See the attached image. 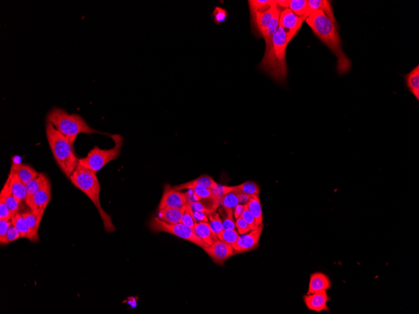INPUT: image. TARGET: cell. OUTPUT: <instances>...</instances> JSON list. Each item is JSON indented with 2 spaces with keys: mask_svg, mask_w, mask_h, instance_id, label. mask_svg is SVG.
Wrapping results in <instances>:
<instances>
[{
  "mask_svg": "<svg viewBox=\"0 0 419 314\" xmlns=\"http://www.w3.org/2000/svg\"><path fill=\"white\" fill-rule=\"evenodd\" d=\"M307 24L324 45L334 53L337 58L336 69L340 75L349 72L352 63L344 53L337 28L332 21L321 10L315 11L306 19Z\"/></svg>",
  "mask_w": 419,
  "mask_h": 314,
  "instance_id": "cell-1",
  "label": "cell"
},
{
  "mask_svg": "<svg viewBox=\"0 0 419 314\" xmlns=\"http://www.w3.org/2000/svg\"><path fill=\"white\" fill-rule=\"evenodd\" d=\"M290 41L286 31L279 27L272 36L271 47L265 52L259 65L264 72L279 82H284L286 80V48Z\"/></svg>",
  "mask_w": 419,
  "mask_h": 314,
  "instance_id": "cell-2",
  "label": "cell"
},
{
  "mask_svg": "<svg viewBox=\"0 0 419 314\" xmlns=\"http://www.w3.org/2000/svg\"><path fill=\"white\" fill-rule=\"evenodd\" d=\"M69 179L76 188L82 191L98 210L100 216L103 221L105 230L107 233L115 232L116 228L113 224L111 216L102 208L100 202L101 185L96 173L78 164L74 170Z\"/></svg>",
  "mask_w": 419,
  "mask_h": 314,
  "instance_id": "cell-3",
  "label": "cell"
},
{
  "mask_svg": "<svg viewBox=\"0 0 419 314\" xmlns=\"http://www.w3.org/2000/svg\"><path fill=\"white\" fill-rule=\"evenodd\" d=\"M46 121L65 137L73 147L79 134H104L90 127L78 114H69L61 108H53L47 114Z\"/></svg>",
  "mask_w": 419,
  "mask_h": 314,
  "instance_id": "cell-4",
  "label": "cell"
},
{
  "mask_svg": "<svg viewBox=\"0 0 419 314\" xmlns=\"http://www.w3.org/2000/svg\"><path fill=\"white\" fill-rule=\"evenodd\" d=\"M46 134L57 164L64 175L69 178L79 164V159L74 154V147L65 137L48 122L46 124Z\"/></svg>",
  "mask_w": 419,
  "mask_h": 314,
  "instance_id": "cell-5",
  "label": "cell"
},
{
  "mask_svg": "<svg viewBox=\"0 0 419 314\" xmlns=\"http://www.w3.org/2000/svg\"><path fill=\"white\" fill-rule=\"evenodd\" d=\"M110 136L115 142L112 149L102 150L96 146L89 151L86 157L79 159L78 164L96 173L110 162L118 158L121 154L124 139L119 134Z\"/></svg>",
  "mask_w": 419,
  "mask_h": 314,
  "instance_id": "cell-6",
  "label": "cell"
},
{
  "mask_svg": "<svg viewBox=\"0 0 419 314\" xmlns=\"http://www.w3.org/2000/svg\"><path fill=\"white\" fill-rule=\"evenodd\" d=\"M150 226L151 230L153 232H165L172 234L179 238L192 242L203 249L209 247V245L205 244L196 235L192 228L186 226L181 223L176 224H168L167 222L161 220L158 217H156L152 219Z\"/></svg>",
  "mask_w": 419,
  "mask_h": 314,
  "instance_id": "cell-7",
  "label": "cell"
},
{
  "mask_svg": "<svg viewBox=\"0 0 419 314\" xmlns=\"http://www.w3.org/2000/svg\"><path fill=\"white\" fill-rule=\"evenodd\" d=\"M52 198L50 182L47 184L30 199L25 201L30 210L37 216L42 217Z\"/></svg>",
  "mask_w": 419,
  "mask_h": 314,
  "instance_id": "cell-8",
  "label": "cell"
},
{
  "mask_svg": "<svg viewBox=\"0 0 419 314\" xmlns=\"http://www.w3.org/2000/svg\"><path fill=\"white\" fill-rule=\"evenodd\" d=\"M187 204L185 193L176 190L170 185L165 186L164 192L159 202V210L165 208L181 210Z\"/></svg>",
  "mask_w": 419,
  "mask_h": 314,
  "instance_id": "cell-9",
  "label": "cell"
},
{
  "mask_svg": "<svg viewBox=\"0 0 419 314\" xmlns=\"http://www.w3.org/2000/svg\"><path fill=\"white\" fill-rule=\"evenodd\" d=\"M262 230L263 225L252 230L250 233L239 236L238 241L232 245L234 253L246 252L255 248L259 244Z\"/></svg>",
  "mask_w": 419,
  "mask_h": 314,
  "instance_id": "cell-10",
  "label": "cell"
},
{
  "mask_svg": "<svg viewBox=\"0 0 419 314\" xmlns=\"http://www.w3.org/2000/svg\"><path fill=\"white\" fill-rule=\"evenodd\" d=\"M304 21L296 15L289 8H285L281 11L279 16V27L286 31L290 40L298 33Z\"/></svg>",
  "mask_w": 419,
  "mask_h": 314,
  "instance_id": "cell-11",
  "label": "cell"
},
{
  "mask_svg": "<svg viewBox=\"0 0 419 314\" xmlns=\"http://www.w3.org/2000/svg\"><path fill=\"white\" fill-rule=\"evenodd\" d=\"M204 251L216 264H222L234 253L232 245L219 239L210 246L204 248Z\"/></svg>",
  "mask_w": 419,
  "mask_h": 314,
  "instance_id": "cell-12",
  "label": "cell"
},
{
  "mask_svg": "<svg viewBox=\"0 0 419 314\" xmlns=\"http://www.w3.org/2000/svg\"><path fill=\"white\" fill-rule=\"evenodd\" d=\"M330 298L326 290L309 294L304 297L305 305L309 310L320 312L321 311L329 312V308L327 306V302Z\"/></svg>",
  "mask_w": 419,
  "mask_h": 314,
  "instance_id": "cell-13",
  "label": "cell"
},
{
  "mask_svg": "<svg viewBox=\"0 0 419 314\" xmlns=\"http://www.w3.org/2000/svg\"><path fill=\"white\" fill-rule=\"evenodd\" d=\"M278 7V5H276L266 11L258 12L251 15L253 28L259 35L262 36L263 35Z\"/></svg>",
  "mask_w": 419,
  "mask_h": 314,
  "instance_id": "cell-14",
  "label": "cell"
},
{
  "mask_svg": "<svg viewBox=\"0 0 419 314\" xmlns=\"http://www.w3.org/2000/svg\"><path fill=\"white\" fill-rule=\"evenodd\" d=\"M330 280L324 273L316 272L313 273L310 276L308 290L307 295L320 292V291L327 290L331 287Z\"/></svg>",
  "mask_w": 419,
  "mask_h": 314,
  "instance_id": "cell-15",
  "label": "cell"
},
{
  "mask_svg": "<svg viewBox=\"0 0 419 314\" xmlns=\"http://www.w3.org/2000/svg\"><path fill=\"white\" fill-rule=\"evenodd\" d=\"M307 4H308V11H307L308 16L316 11L321 10L327 18L335 25L336 28H338V23L336 22L332 5H331L330 1H327V0H309V1H307Z\"/></svg>",
  "mask_w": 419,
  "mask_h": 314,
  "instance_id": "cell-16",
  "label": "cell"
},
{
  "mask_svg": "<svg viewBox=\"0 0 419 314\" xmlns=\"http://www.w3.org/2000/svg\"><path fill=\"white\" fill-rule=\"evenodd\" d=\"M193 231L196 235L209 246L214 244L218 239L217 235L213 232L209 223H195Z\"/></svg>",
  "mask_w": 419,
  "mask_h": 314,
  "instance_id": "cell-17",
  "label": "cell"
},
{
  "mask_svg": "<svg viewBox=\"0 0 419 314\" xmlns=\"http://www.w3.org/2000/svg\"><path fill=\"white\" fill-rule=\"evenodd\" d=\"M7 181L11 192L14 196L21 202L25 201L27 198L26 187L23 183L18 175L14 171L10 170Z\"/></svg>",
  "mask_w": 419,
  "mask_h": 314,
  "instance_id": "cell-18",
  "label": "cell"
},
{
  "mask_svg": "<svg viewBox=\"0 0 419 314\" xmlns=\"http://www.w3.org/2000/svg\"><path fill=\"white\" fill-rule=\"evenodd\" d=\"M218 184L212 177L208 175H202L193 180L179 184L174 187V189L178 191L184 190H193L196 188H206L212 189Z\"/></svg>",
  "mask_w": 419,
  "mask_h": 314,
  "instance_id": "cell-19",
  "label": "cell"
},
{
  "mask_svg": "<svg viewBox=\"0 0 419 314\" xmlns=\"http://www.w3.org/2000/svg\"><path fill=\"white\" fill-rule=\"evenodd\" d=\"M11 223L21 233V238H27L30 241L36 242L39 238V234L32 232L28 227L22 214L17 213L11 218Z\"/></svg>",
  "mask_w": 419,
  "mask_h": 314,
  "instance_id": "cell-20",
  "label": "cell"
},
{
  "mask_svg": "<svg viewBox=\"0 0 419 314\" xmlns=\"http://www.w3.org/2000/svg\"><path fill=\"white\" fill-rule=\"evenodd\" d=\"M11 170L14 171L21 179L23 183L27 184L30 181L38 177L39 173L32 167L26 164L16 163L13 162Z\"/></svg>",
  "mask_w": 419,
  "mask_h": 314,
  "instance_id": "cell-21",
  "label": "cell"
},
{
  "mask_svg": "<svg viewBox=\"0 0 419 314\" xmlns=\"http://www.w3.org/2000/svg\"><path fill=\"white\" fill-rule=\"evenodd\" d=\"M281 11L280 8L278 7L275 14H274L271 21L268 25L266 31H264L263 35L262 36L264 39L265 42H266L265 52L269 50L270 47H271L272 36L275 35L279 27V16H280Z\"/></svg>",
  "mask_w": 419,
  "mask_h": 314,
  "instance_id": "cell-22",
  "label": "cell"
},
{
  "mask_svg": "<svg viewBox=\"0 0 419 314\" xmlns=\"http://www.w3.org/2000/svg\"><path fill=\"white\" fill-rule=\"evenodd\" d=\"M0 199L5 202L11 213L13 214V216L19 212V205L21 202L11 193L7 180L0 193Z\"/></svg>",
  "mask_w": 419,
  "mask_h": 314,
  "instance_id": "cell-23",
  "label": "cell"
},
{
  "mask_svg": "<svg viewBox=\"0 0 419 314\" xmlns=\"http://www.w3.org/2000/svg\"><path fill=\"white\" fill-rule=\"evenodd\" d=\"M407 88L412 95L419 100V65L404 76Z\"/></svg>",
  "mask_w": 419,
  "mask_h": 314,
  "instance_id": "cell-24",
  "label": "cell"
},
{
  "mask_svg": "<svg viewBox=\"0 0 419 314\" xmlns=\"http://www.w3.org/2000/svg\"><path fill=\"white\" fill-rule=\"evenodd\" d=\"M246 206L254 217L256 226L263 225V213L259 195H252Z\"/></svg>",
  "mask_w": 419,
  "mask_h": 314,
  "instance_id": "cell-25",
  "label": "cell"
},
{
  "mask_svg": "<svg viewBox=\"0 0 419 314\" xmlns=\"http://www.w3.org/2000/svg\"><path fill=\"white\" fill-rule=\"evenodd\" d=\"M182 214H183V208L181 210L165 208V209L159 210L158 218L168 224H180Z\"/></svg>",
  "mask_w": 419,
  "mask_h": 314,
  "instance_id": "cell-26",
  "label": "cell"
},
{
  "mask_svg": "<svg viewBox=\"0 0 419 314\" xmlns=\"http://www.w3.org/2000/svg\"><path fill=\"white\" fill-rule=\"evenodd\" d=\"M48 182H49V180H48L46 175L43 173H40L38 177L25 184L27 189V198L25 201L30 199L39 191L42 189L47 184Z\"/></svg>",
  "mask_w": 419,
  "mask_h": 314,
  "instance_id": "cell-27",
  "label": "cell"
},
{
  "mask_svg": "<svg viewBox=\"0 0 419 314\" xmlns=\"http://www.w3.org/2000/svg\"><path fill=\"white\" fill-rule=\"evenodd\" d=\"M288 8L304 21L308 17L307 0H290Z\"/></svg>",
  "mask_w": 419,
  "mask_h": 314,
  "instance_id": "cell-28",
  "label": "cell"
},
{
  "mask_svg": "<svg viewBox=\"0 0 419 314\" xmlns=\"http://www.w3.org/2000/svg\"><path fill=\"white\" fill-rule=\"evenodd\" d=\"M249 2L250 15L258 12H262L277 5L274 0H250Z\"/></svg>",
  "mask_w": 419,
  "mask_h": 314,
  "instance_id": "cell-29",
  "label": "cell"
},
{
  "mask_svg": "<svg viewBox=\"0 0 419 314\" xmlns=\"http://www.w3.org/2000/svg\"><path fill=\"white\" fill-rule=\"evenodd\" d=\"M233 191L249 196L259 195L260 189L258 185L252 181H246L244 183L233 187Z\"/></svg>",
  "mask_w": 419,
  "mask_h": 314,
  "instance_id": "cell-30",
  "label": "cell"
},
{
  "mask_svg": "<svg viewBox=\"0 0 419 314\" xmlns=\"http://www.w3.org/2000/svg\"><path fill=\"white\" fill-rule=\"evenodd\" d=\"M23 216L26 221L28 227L33 232L39 234L40 225L42 221V217L37 216L32 211L22 213Z\"/></svg>",
  "mask_w": 419,
  "mask_h": 314,
  "instance_id": "cell-31",
  "label": "cell"
},
{
  "mask_svg": "<svg viewBox=\"0 0 419 314\" xmlns=\"http://www.w3.org/2000/svg\"><path fill=\"white\" fill-rule=\"evenodd\" d=\"M239 234L235 230H224L217 235L219 241L232 245L238 241Z\"/></svg>",
  "mask_w": 419,
  "mask_h": 314,
  "instance_id": "cell-32",
  "label": "cell"
},
{
  "mask_svg": "<svg viewBox=\"0 0 419 314\" xmlns=\"http://www.w3.org/2000/svg\"><path fill=\"white\" fill-rule=\"evenodd\" d=\"M209 223H210L209 224L213 232H214L216 235L224 230L220 215H219L218 213L215 212V211H213V212L209 214Z\"/></svg>",
  "mask_w": 419,
  "mask_h": 314,
  "instance_id": "cell-33",
  "label": "cell"
},
{
  "mask_svg": "<svg viewBox=\"0 0 419 314\" xmlns=\"http://www.w3.org/2000/svg\"><path fill=\"white\" fill-rule=\"evenodd\" d=\"M225 213L222 215V224L224 230H235V222L233 218V211L232 208H224Z\"/></svg>",
  "mask_w": 419,
  "mask_h": 314,
  "instance_id": "cell-34",
  "label": "cell"
},
{
  "mask_svg": "<svg viewBox=\"0 0 419 314\" xmlns=\"http://www.w3.org/2000/svg\"><path fill=\"white\" fill-rule=\"evenodd\" d=\"M221 204L224 208H234L239 204L238 193L232 191L221 199Z\"/></svg>",
  "mask_w": 419,
  "mask_h": 314,
  "instance_id": "cell-35",
  "label": "cell"
},
{
  "mask_svg": "<svg viewBox=\"0 0 419 314\" xmlns=\"http://www.w3.org/2000/svg\"><path fill=\"white\" fill-rule=\"evenodd\" d=\"M181 224L186 225L193 230L194 225L195 222L194 221L193 217V210L190 207L189 204L185 205L183 208V214H182Z\"/></svg>",
  "mask_w": 419,
  "mask_h": 314,
  "instance_id": "cell-36",
  "label": "cell"
},
{
  "mask_svg": "<svg viewBox=\"0 0 419 314\" xmlns=\"http://www.w3.org/2000/svg\"><path fill=\"white\" fill-rule=\"evenodd\" d=\"M212 191L213 198L215 200L220 202L224 196L228 193L233 191V187H227V186L216 185V187L211 189Z\"/></svg>",
  "mask_w": 419,
  "mask_h": 314,
  "instance_id": "cell-37",
  "label": "cell"
},
{
  "mask_svg": "<svg viewBox=\"0 0 419 314\" xmlns=\"http://www.w3.org/2000/svg\"><path fill=\"white\" fill-rule=\"evenodd\" d=\"M213 22L216 25H221L226 21L228 17L227 11L221 7H216L212 14Z\"/></svg>",
  "mask_w": 419,
  "mask_h": 314,
  "instance_id": "cell-38",
  "label": "cell"
},
{
  "mask_svg": "<svg viewBox=\"0 0 419 314\" xmlns=\"http://www.w3.org/2000/svg\"><path fill=\"white\" fill-rule=\"evenodd\" d=\"M12 224L11 221L0 219V243L1 245H7V235L8 230Z\"/></svg>",
  "mask_w": 419,
  "mask_h": 314,
  "instance_id": "cell-39",
  "label": "cell"
},
{
  "mask_svg": "<svg viewBox=\"0 0 419 314\" xmlns=\"http://www.w3.org/2000/svg\"><path fill=\"white\" fill-rule=\"evenodd\" d=\"M241 218L247 223L248 226L249 227L250 231L255 230L258 227L256 226L254 217H253L251 212L248 209L246 205H245L244 210L241 216Z\"/></svg>",
  "mask_w": 419,
  "mask_h": 314,
  "instance_id": "cell-40",
  "label": "cell"
},
{
  "mask_svg": "<svg viewBox=\"0 0 419 314\" xmlns=\"http://www.w3.org/2000/svg\"><path fill=\"white\" fill-rule=\"evenodd\" d=\"M192 190L196 195L201 197L202 199H210L213 198L212 191L206 188H196Z\"/></svg>",
  "mask_w": 419,
  "mask_h": 314,
  "instance_id": "cell-41",
  "label": "cell"
},
{
  "mask_svg": "<svg viewBox=\"0 0 419 314\" xmlns=\"http://www.w3.org/2000/svg\"><path fill=\"white\" fill-rule=\"evenodd\" d=\"M21 238V235L19 231L17 230V228L14 226V225L11 224L7 235V244H10V243L15 242L16 239Z\"/></svg>",
  "mask_w": 419,
  "mask_h": 314,
  "instance_id": "cell-42",
  "label": "cell"
},
{
  "mask_svg": "<svg viewBox=\"0 0 419 314\" xmlns=\"http://www.w3.org/2000/svg\"><path fill=\"white\" fill-rule=\"evenodd\" d=\"M13 214L11 213L9 208L7 207L4 201L0 199V219L11 220Z\"/></svg>",
  "mask_w": 419,
  "mask_h": 314,
  "instance_id": "cell-43",
  "label": "cell"
},
{
  "mask_svg": "<svg viewBox=\"0 0 419 314\" xmlns=\"http://www.w3.org/2000/svg\"><path fill=\"white\" fill-rule=\"evenodd\" d=\"M235 227L238 228L239 234H240L241 235H244V234H246L250 231L247 223L241 217H239V218L236 219Z\"/></svg>",
  "mask_w": 419,
  "mask_h": 314,
  "instance_id": "cell-44",
  "label": "cell"
},
{
  "mask_svg": "<svg viewBox=\"0 0 419 314\" xmlns=\"http://www.w3.org/2000/svg\"><path fill=\"white\" fill-rule=\"evenodd\" d=\"M193 217L195 223H209V214L198 211H193Z\"/></svg>",
  "mask_w": 419,
  "mask_h": 314,
  "instance_id": "cell-45",
  "label": "cell"
},
{
  "mask_svg": "<svg viewBox=\"0 0 419 314\" xmlns=\"http://www.w3.org/2000/svg\"><path fill=\"white\" fill-rule=\"evenodd\" d=\"M185 197H186L187 202L188 204H192V202L199 201L202 200V199L196 195L192 190H189L187 193H185Z\"/></svg>",
  "mask_w": 419,
  "mask_h": 314,
  "instance_id": "cell-46",
  "label": "cell"
},
{
  "mask_svg": "<svg viewBox=\"0 0 419 314\" xmlns=\"http://www.w3.org/2000/svg\"><path fill=\"white\" fill-rule=\"evenodd\" d=\"M244 208L245 205L242 204H239L234 208V210H233V216H234L236 219L241 217L244 210Z\"/></svg>",
  "mask_w": 419,
  "mask_h": 314,
  "instance_id": "cell-47",
  "label": "cell"
},
{
  "mask_svg": "<svg viewBox=\"0 0 419 314\" xmlns=\"http://www.w3.org/2000/svg\"><path fill=\"white\" fill-rule=\"evenodd\" d=\"M235 192H236V191H235ZM236 193H238V198H239V204H242V205H246L247 204V202L249 201V199L250 198V197H251V196L245 195V194H243V193H238V192H236Z\"/></svg>",
  "mask_w": 419,
  "mask_h": 314,
  "instance_id": "cell-48",
  "label": "cell"
}]
</instances>
